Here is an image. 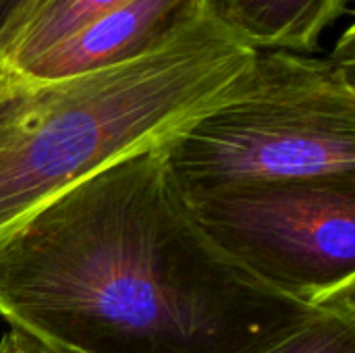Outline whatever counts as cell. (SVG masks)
<instances>
[{"instance_id": "cell-8", "label": "cell", "mask_w": 355, "mask_h": 353, "mask_svg": "<svg viewBox=\"0 0 355 353\" xmlns=\"http://www.w3.org/2000/svg\"><path fill=\"white\" fill-rule=\"evenodd\" d=\"M264 353H355V306L316 310Z\"/></svg>"}, {"instance_id": "cell-2", "label": "cell", "mask_w": 355, "mask_h": 353, "mask_svg": "<svg viewBox=\"0 0 355 353\" xmlns=\"http://www.w3.org/2000/svg\"><path fill=\"white\" fill-rule=\"evenodd\" d=\"M254 54L204 17L108 69L48 81L0 71V241L83 179L175 139L239 89Z\"/></svg>"}, {"instance_id": "cell-6", "label": "cell", "mask_w": 355, "mask_h": 353, "mask_svg": "<svg viewBox=\"0 0 355 353\" xmlns=\"http://www.w3.org/2000/svg\"><path fill=\"white\" fill-rule=\"evenodd\" d=\"M206 17L254 52L312 54L352 0H202Z\"/></svg>"}, {"instance_id": "cell-1", "label": "cell", "mask_w": 355, "mask_h": 353, "mask_svg": "<svg viewBox=\"0 0 355 353\" xmlns=\"http://www.w3.org/2000/svg\"><path fill=\"white\" fill-rule=\"evenodd\" d=\"M164 146L83 179L0 241L10 329L56 353H264L318 310L210 241Z\"/></svg>"}, {"instance_id": "cell-4", "label": "cell", "mask_w": 355, "mask_h": 353, "mask_svg": "<svg viewBox=\"0 0 355 353\" xmlns=\"http://www.w3.org/2000/svg\"><path fill=\"white\" fill-rule=\"evenodd\" d=\"M233 262L312 308L355 306V181L300 179L185 198Z\"/></svg>"}, {"instance_id": "cell-5", "label": "cell", "mask_w": 355, "mask_h": 353, "mask_svg": "<svg viewBox=\"0 0 355 353\" xmlns=\"http://www.w3.org/2000/svg\"><path fill=\"white\" fill-rule=\"evenodd\" d=\"M204 17L202 0H125L15 75L48 81L123 64L168 44Z\"/></svg>"}, {"instance_id": "cell-3", "label": "cell", "mask_w": 355, "mask_h": 353, "mask_svg": "<svg viewBox=\"0 0 355 353\" xmlns=\"http://www.w3.org/2000/svg\"><path fill=\"white\" fill-rule=\"evenodd\" d=\"M162 150L185 198L275 181H355L354 27L327 56L256 52L239 89Z\"/></svg>"}, {"instance_id": "cell-10", "label": "cell", "mask_w": 355, "mask_h": 353, "mask_svg": "<svg viewBox=\"0 0 355 353\" xmlns=\"http://www.w3.org/2000/svg\"><path fill=\"white\" fill-rule=\"evenodd\" d=\"M37 0H0V42L6 37L10 27L21 19V15Z\"/></svg>"}, {"instance_id": "cell-7", "label": "cell", "mask_w": 355, "mask_h": 353, "mask_svg": "<svg viewBox=\"0 0 355 353\" xmlns=\"http://www.w3.org/2000/svg\"><path fill=\"white\" fill-rule=\"evenodd\" d=\"M125 0H37L0 42V71L21 73L35 58Z\"/></svg>"}, {"instance_id": "cell-9", "label": "cell", "mask_w": 355, "mask_h": 353, "mask_svg": "<svg viewBox=\"0 0 355 353\" xmlns=\"http://www.w3.org/2000/svg\"><path fill=\"white\" fill-rule=\"evenodd\" d=\"M0 353H56L50 347H46L44 343H40L37 339H33L31 335L17 331V329H8V333L2 335L0 339Z\"/></svg>"}]
</instances>
